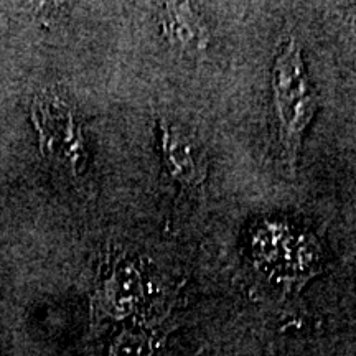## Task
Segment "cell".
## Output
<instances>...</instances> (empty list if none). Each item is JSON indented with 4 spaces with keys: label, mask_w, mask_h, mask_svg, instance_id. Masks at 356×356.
<instances>
[{
    "label": "cell",
    "mask_w": 356,
    "mask_h": 356,
    "mask_svg": "<svg viewBox=\"0 0 356 356\" xmlns=\"http://www.w3.org/2000/svg\"><path fill=\"white\" fill-rule=\"evenodd\" d=\"M273 96L282 159L296 172L302 137L318 109V96L307 73L302 47L291 38L275 58L273 68Z\"/></svg>",
    "instance_id": "1"
},
{
    "label": "cell",
    "mask_w": 356,
    "mask_h": 356,
    "mask_svg": "<svg viewBox=\"0 0 356 356\" xmlns=\"http://www.w3.org/2000/svg\"><path fill=\"white\" fill-rule=\"evenodd\" d=\"M32 118L40 132L42 150L76 170L84 159L81 131L74 124L68 106L60 97L43 95L37 97Z\"/></svg>",
    "instance_id": "2"
},
{
    "label": "cell",
    "mask_w": 356,
    "mask_h": 356,
    "mask_svg": "<svg viewBox=\"0 0 356 356\" xmlns=\"http://www.w3.org/2000/svg\"><path fill=\"white\" fill-rule=\"evenodd\" d=\"M145 299V280L140 269L127 259H115L101 277L95 293L96 322L122 320L132 315Z\"/></svg>",
    "instance_id": "3"
},
{
    "label": "cell",
    "mask_w": 356,
    "mask_h": 356,
    "mask_svg": "<svg viewBox=\"0 0 356 356\" xmlns=\"http://www.w3.org/2000/svg\"><path fill=\"white\" fill-rule=\"evenodd\" d=\"M162 131V157L165 170L185 188H195L207 178V165L197 154L191 137L165 121H160Z\"/></svg>",
    "instance_id": "4"
},
{
    "label": "cell",
    "mask_w": 356,
    "mask_h": 356,
    "mask_svg": "<svg viewBox=\"0 0 356 356\" xmlns=\"http://www.w3.org/2000/svg\"><path fill=\"white\" fill-rule=\"evenodd\" d=\"M160 24H162L163 37L180 53L195 55L207 48V26L190 3H163L160 8Z\"/></svg>",
    "instance_id": "5"
},
{
    "label": "cell",
    "mask_w": 356,
    "mask_h": 356,
    "mask_svg": "<svg viewBox=\"0 0 356 356\" xmlns=\"http://www.w3.org/2000/svg\"><path fill=\"white\" fill-rule=\"evenodd\" d=\"M155 332L144 327L127 328L111 343L108 356H154Z\"/></svg>",
    "instance_id": "6"
}]
</instances>
